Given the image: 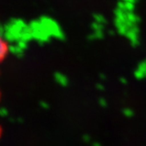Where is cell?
I'll use <instances>...</instances> for the list:
<instances>
[{
	"mask_svg": "<svg viewBox=\"0 0 146 146\" xmlns=\"http://www.w3.org/2000/svg\"><path fill=\"white\" fill-rule=\"evenodd\" d=\"M1 135H2V128L0 126V137H1Z\"/></svg>",
	"mask_w": 146,
	"mask_h": 146,
	"instance_id": "cell-2",
	"label": "cell"
},
{
	"mask_svg": "<svg viewBox=\"0 0 146 146\" xmlns=\"http://www.w3.org/2000/svg\"><path fill=\"white\" fill-rule=\"evenodd\" d=\"M9 53V46L5 39L0 35V64L4 62Z\"/></svg>",
	"mask_w": 146,
	"mask_h": 146,
	"instance_id": "cell-1",
	"label": "cell"
}]
</instances>
